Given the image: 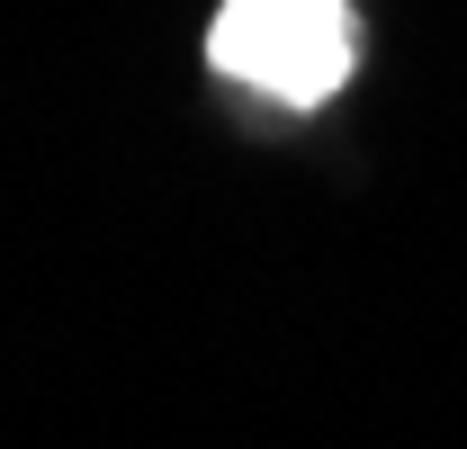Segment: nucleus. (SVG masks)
<instances>
[{
    "mask_svg": "<svg viewBox=\"0 0 467 449\" xmlns=\"http://www.w3.org/2000/svg\"><path fill=\"white\" fill-rule=\"evenodd\" d=\"M207 63L279 109H324L359 63V18L350 0H225L207 27Z\"/></svg>",
    "mask_w": 467,
    "mask_h": 449,
    "instance_id": "obj_1",
    "label": "nucleus"
}]
</instances>
